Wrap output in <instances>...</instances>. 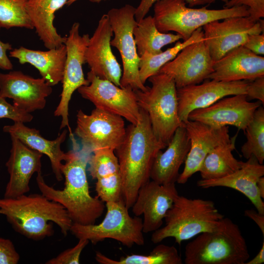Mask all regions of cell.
<instances>
[{
    "label": "cell",
    "mask_w": 264,
    "mask_h": 264,
    "mask_svg": "<svg viewBox=\"0 0 264 264\" xmlns=\"http://www.w3.org/2000/svg\"><path fill=\"white\" fill-rule=\"evenodd\" d=\"M148 80L151 87L134 90L137 101L147 113L155 136L167 147L176 130L184 124L178 116L177 88L172 77L165 73H157Z\"/></svg>",
    "instance_id": "obj_6"
},
{
    "label": "cell",
    "mask_w": 264,
    "mask_h": 264,
    "mask_svg": "<svg viewBox=\"0 0 264 264\" xmlns=\"http://www.w3.org/2000/svg\"><path fill=\"white\" fill-rule=\"evenodd\" d=\"M221 1L224 2V3H225L226 2H227L228 0H220Z\"/></svg>",
    "instance_id": "obj_48"
},
{
    "label": "cell",
    "mask_w": 264,
    "mask_h": 264,
    "mask_svg": "<svg viewBox=\"0 0 264 264\" xmlns=\"http://www.w3.org/2000/svg\"><path fill=\"white\" fill-rule=\"evenodd\" d=\"M264 76V57L243 46L237 47L213 64L208 79L231 82L250 81Z\"/></svg>",
    "instance_id": "obj_22"
},
{
    "label": "cell",
    "mask_w": 264,
    "mask_h": 264,
    "mask_svg": "<svg viewBox=\"0 0 264 264\" xmlns=\"http://www.w3.org/2000/svg\"><path fill=\"white\" fill-rule=\"evenodd\" d=\"M264 263V242L258 254L252 259L245 263L246 264H262Z\"/></svg>",
    "instance_id": "obj_45"
},
{
    "label": "cell",
    "mask_w": 264,
    "mask_h": 264,
    "mask_svg": "<svg viewBox=\"0 0 264 264\" xmlns=\"http://www.w3.org/2000/svg\"><path fill=\"white\" fill-rule=\"evenodd\" d=\"M242 46L256 55H264V33L249 35L246 41Z\"/></svg>",
    "instance_id": "obj_42"
},
{
    "label": "cell",
    "mask_w": 264,
    "mask_h": 264,
    "mask_svg": "<svg viewBox=\"0 0 264 264\" xmlns=\"http://www.w3.org/2000/svg\"><path fill=\"white\" fill-rule=\"evenodd\" d=\"M88 165V171L93 179L120 173L118 158L114 150L112 149H102L93 151Z\"/></svg>",
    "instance_id": "obj_34"
},
{
    "label": "cell",
    "mask_w": 264,
    "mask_h": 264,
    "mask_svg": "<svg viewBox=\"0 0 264 264\" xmlns=\"http://www.w3.org/2000/svg\"><path fill=\"white\" fill-rule=\"evenodd\" d=\"M178 195L176 183L160 184L150 180L140 188L131 208L135 216L143 215L144 233L153 232L161 227Z\"/></svg>",
    "instance_id": "obj_16"
},
{
    "label": "cell",
    "mask_w": 264,
    "mask_h": 264,
    "mask_svg": "<svg viewBox=\"0 0 264 264\" xmlns=\"http://www.w3.org/2000/svg\"><path fill=\"white\" fill-rule=\"evenodd\" d=\"M249 81L223 82L214 80L177 88L178 116L183 123L194 110L206 108L231 95L245 94Z\"/></svg>",
    "instance_id": "obj_18"
},
{
    "label": "cell",
    "mask_w": 264,
    "mask_h": 264,
    "mask_svg": "<svg viewBox=\"0 0 264 264\" xmlns=\"http://www.w3.org/2000/svg\"><path fill=\"white\" fill-rule=\"evenodd\" d=\"M158 0H141L138 6L135 8V19L137 22L145 17L154 4ZM189 7L209 5L216 0H184Z\"/></svg>",
    "instance_id": "obj_40"
},
{
    "label": "cell",
    "mask_w": 264,
    "mask_h": 264,
    "mask_svg": "<svg viewBox=\"0 0 264 264\" xmlns=\"http://www.w3.org/2000/svg\"><path fill=\"white\" fill-rule=\"evenodd\" d=\"M244 215L253 220L258 225L264 236V215L259 213L253 209L245 210Z\"/></svg>",
    "instance_id": "obj_44"
},
{
    "label": "cell",
    "mask_w": 264,
    "mask_h": 264,
    "mask_svg": "<svg viewBox=\"0 0 264 264\" xmlns=\"http://www.w3.org/2000/svg\"><path fill=\"white\" fill-rule=\"evenodd\" d=\"M12 49V44L0 40V69L6 70L13 69V64L7 55V51Z\"/></svg>",
    "instance_id": "obj_43"
},
{
    "label": "cell",
    "mask_w": 264,
    "mask_h": 264,
    "mask_svg": "<svg viewBox=\"0 0 264 264\" xmlns=\"http://www.w3.org/2000/svg\"><path fill=\"white\" fill-rule=\"evenodd\" d=\"M4 132L14 137L30 148L44 154L49 158L52 171L56 179L63 180L62 173L63 162L66 153L61 150V145L65 141L67 130H64L54 140H48L41 135L39 130L25 126L23 123L16 122L3 127Z\"/></svg>",
    "instance_id": "obj_25"
},
{
    "label": "cell",
    "mask_w": 264,
    "mask_h": 264,
    "mask_svg": "<svg viewBox=\"0 0 264 264\" xmlns=\"http://www.w3.org/2000/svg\"><path fill=\"white\" fill-rule=\"evenodd\" d=\"M246 141L242 146L241 152L246 159L251 155L263 164L264 161V109L261 106L255 111L253 118L247 126Z\"/></svg>",
    "instance_id": "obj_32"
},
{
    "label": "cell",
    "mask_w": 264,
    "mask_h": 264,
    "mask_svg": "<svg viewBox=\"0 0 264 264\" xmlns=\"http://www.w3.org/2000/svg\"><path fill=\"white\" fill-rule=\"evenodd\" d=\"M246 95L249 101L257 99L263 105L264 104V76L260 77L249 82Z\"/></svg>",
    "instance_id": "obj_41"
},
{
    "label": "cell",
    "mask_w": 264,
    "mask_h": 264,
    "mask_svg": "<svg viewBox=\"0 0 264 264\" xmlns=\"http://www.w3.org/2000/svg\"><path fill=\"white\" fill-rule=\"evenodd\" d=\"M164 152L160 150L154 160L150 179L160 184L176 183L179 170L190 148L184 124L179 127Z\"/></svg>",
    "instance_id": "obj_24"
},
{
    "label": "cell",
    "mask_w": 264,
    "mask_h": 264,
    "mask_svg": "<svg viewBox=\"0 0 264 264\" xmlns=\"http://www.w3.org/2000/svg\"><path fill=\"white\" fill-rule=\"evenodd\" d=\"M135 8L126 4L120 8L110 9L107 14L114 36L111 46L116 47L121 57L123 71L120 80L121 88L131 87L133 90L144 91L143 84L139 74L140 57L133 35L137 22L135 19Z\"/></svg>",
    "instance_id": "obj_9"
},
{
    "label": "cell",
    "mask_w": 264,
    "mask_h": 264,
    "mask_svg": "<svg viewBox=\"0 0 264 264\" xmlns=\"http://www.w3.org/2000/svg\"><path fill=\"white\" fill-rule=\"evenodd\" d=\"M262 105L260 101L250 102L245 94L231 95L209 107L193 110L189 114L188 120L216 128L231 125L244 132L255 111Z\"/></svg>",
    "instance_id": "obj_14"
},
{
    "label": "cell",
    "mask_w": 264,
    "mask_h": 264,
    "mask_svg": "<svg viewBox=\"0 0 264 264\" xmlns=\"http://www.w3.org/2000/svg\"><path fill=\"white\" fill-rule=\"evenodd\" d=\"M203 40L202 27H200L197 29L188 40L183 42L178 41L173 47L155 55L144 53L139 56V74L141 82L145 84L151 76L157 74L164 65L175 58L185 47Z\"/></svg>",
    "instance_id": "obj_31"
},
{
    "label": "cell",
    "mask_w": 264,
    "mask_h": 264,
    "mask_svg": "<svg viewBox=\"0 0 264 264\" xmlns=\"http://www.w3.org/2000/svg\"><path fill=\"white\" fill-rule=\"evenodd\" d=\"M184 254L186 264H244L250 257L239 226L224 217L217 229L188 243Z\"/></svg>",
    "instance_id": "obj_4"
},
{
    "label": "cell",
    "mask_w": 264,
    "mask_h": 264,
    "mask_svg": "<svg viewBox=\"0 0 264 264\" xmlns=\"http://www.w3.org/2000/svg\"><path fill=\"white\" fill-rule=\"evenodd\" d=\"M70 136L72 149L66 153L62 167L65 178L64 188L60 190L49 186L42 172L37 173V184L42 194L65 208L73 223L94 224L103 214L106 205L98 197L90 194L86 169L91 153L80 148L73 135Z\"/></svg>",
    "instance_id": "obj_1"
},
{
    "label": "cell",
    "mask_w": 264,
    "mask_h": 264,
    "mask_svg": "<svg viewBox=\"0 0 264 264\" xmlns=\"http://www.w3.org/2000/svg\"><path fill=\"white\" fill-rule=\"evenodd\" d=\"M95 191L98 197L105 203L123 199L122 182L120 173L96 180Z\"/></svg>",
    "instance_id": "obj_35"
},
{
    "label": "cell",
    "mask_w": 264,
    "mask_h": 264,
    "mask_svg": "<svg viewBox=\"0 0 264 264\" xmlns=\"http://www.w3.org/2000/svg\"><path fill=\"white\" fill-rule=\"evenodd\" d=\"M213 64L204 40L191 44L182 49L158 73L173 79L176 88L198 84L208 79L213 71Z\"/></svg>",
    "instance_id": "obj_15"
},
{
    "label": "cell",
    "mask_w": 264,
    "mask_h": 264,
    "mask_svg": "<svg viewBox=\"0 0 264 264\" xmlns=\"http://www.w3.org/2000/svg\"><path fill=\"white\" fill-rule=\"evenodd\" d=\"M89 84L77 89L84 99L92 103L95 108L119 115L131 124L140 121L141 112L134 90L131 87L121 88L111 82L102 79L91 71L87 73Z\"/></svg>",
    "instance_id": "obj_10"
},
{
    "label": "cell",
    "mask_w": 264,
    "mask_h": 264,
    "mask_svg": "<svg viewBox=\"0 0 264 264\" xmlns=\"http://www.w3.org/2000/svg\"><path fill=\"white\" fill-rule=\"evenodd\" d=\"M264 176V165L251 155L246 161H242L241 168L232 174L217 179H201L197 185L204 189L223 187L237 190L249 199L259 213L264 215V202L257 186L258 180Z\"/></svg>",
    "instance_id": "obj_23"
},
{
    "label": "cell",
    "mask_w": 264,
    "mask_h": 264,
    "mask_svg": "<svg viewBox=\"0 0 264 264\" xmlns=\"http://www.w3.org/2000/svg\"><path fill=\"white\" fill-rule=\"evenodd\" d=\"M52 92V87L42 77L34 78L21 71L0 72V94L27 112L43 109Z\"/></svg>",
    "instance_id": "obj_19"
},
{
    "label": "cell",
    "mask_w": 264,
    "mask_h": 264,
    "mask_svg": "<svg viewBox=\"0 0 264 264\" xmlns=\"http://www.w3.org/2000/svg\"><path fill=\"white\" fill-rule=\"evenodd\" d=\"M137 51L155 55L162 52L163 47L182 39L177 34L162 33L157 28L154 17L148 16L137 22L133 30Z\"/></svg>",
    "instance_id": "obj_29"
},
{
    "label": "cell",
    "mask_w": 264,
    "mask_h": 264,
    "mask_svg": "<svg viewBox=\"0 0 264 264\" xmlns=\"http://www.w3.org/2000/svg\"><path fill=\"white\" fill-rule=\"evenodd\" d=\"M112 30L107 14L99 20L97 26L89 38L85 52L86 63L98 78L110 81L120 87L122 69L111 48Z\"/></svg>",
    "instance_id": "obj_20"
},
{
    "label": "cell",
    "mask_w": 264,
    "mask_h": 264,
    "mask_svg": "<svg viewBox=\"0 0 264 264\" xmlns=\"http://www.w3.org/2000/svg\"><path fill=\"white\" fill-rule=\"evenodd\" d=\"M77 0H68L66 2V5L67 6H70V5H71L72 4H73V3H74ZM89 0L92 2L99 3L102 1H104V0Z\"/></svg>",
    "instance_id": "obj_47"
},
{
    "label": "cell",
    "mask_w": 264,
    "mask_h": 264,
    "mask_svg": "<svg viewBox=\"0 0 264 264\" xmlns=\"http://www.w3.org/2000/svg\"><path fill=\"white\" fill-rule=\"evenodd\" d=\"M184 0H158L154 4V19L158 30L162 33L174 31L183 41L188 40L198 28L217 20L233 17H248L245 6L222 9H209L208 5L199 8L186 6Z\"/></svg>",
    "instance_id": "obj_7"
},
{
    "label": "cell",
    "mask_w": 264,
    "mask_h": 264,
    "mask_svg": "<svg viewBox=\"0 0 264 264\" xmlns=\"http://www.w3.org/2000/svg\"><path fill=\"white\" fill-rule=\"evenodd\" d=\"M2 118L9 119L14 122L25 123L31 122L33 116L30 113L9 103L6 98L0 94V119Z\"/></svg>",
    "instance_id": "obj_37"
},
{
    "label": "cell",
    "mask_w": 264,
    "mask_h": 264,
    "mask_svg": "<svg viewBox=\"0 0 264 264\" xmlns=\"http://www.w3.org/2000/svg\"><path fill=\"white\" fill-rule=\"evenodd\" d=\"M89 241L79 239L78 243L73 247L67 249L57 256L47 261L46 264H78L83 249L88 244Z\"/></svg>",
    "instance_id": "obj_36"
},
{
    "label": "cell",
    "mask_w": 264,
    "mask_h": 264,
    "mask_svg": "<svg viewBox=\"0 0 264 264\" xmlns=\"http://www.w3.org/2000/svg\"><path fill=\"white\" fill-rule=\"evenodd\" d=\"M20 256L13 242L0 237V264H17Z\"/></svg>",
    "instance_id": "obj_39"
},
{
    "label": "cell",
    "mask_w": 264,
    "mask_h": 264,
    "mask_svg": "<svg viewBox=\"0 0 264 264\" xmlns=\"http://www.w3.org/2000/svg\"><path fill=\"white\" fill-rule=\"evenodd\" d=\"M107 212L100 223L82 225L73 223L70 231L79 239L96 244L107 239L117 241L127 247L145 243L142 219L132 217L123 199L105 203Z\"/></svg>",
    "instance_id": "obj_8"
},
{
    "label": "cell",
    "mask_w": 264,
    "mask_h": 264,
    "mask_svg": "<svg viewBox=\"0 0 264 264\" xmlns=\"http://www.w3.org/2000/svg\"><path fill=\"white\" fill-rule=\"evenodd\" d=\"M68 0H26V10L34 29L48 49L58 48L65 44L66 37L57 31L53 22L55 13Z\"/></svg>",
    "instance_id": "obj_27"
},
{
    "label": "cell",
    "mask_w": 264,
    "mask_h": 264,
    "mask_svg": "<svg viewBox=\"0 0 264 264\" xmlns=\"http://www.w3.org/2000/svg\"><path fill=\"white\" fill-rule=\"evenodd\" d=\"M26 0H0V28L33 29L26 10Z\"/></svg>",
    "instance_id": "obj_33"
},
{
    "label": "cell",
    "mask_w": 264,
    "mask_h": 264,
    "mask_svg": "<svg viewBox=\"0 0 264 264\" xmlns=\"http://www.w3.org/2000/svg\"><path fill=\"white\" fill-rule=\"evenodd\" d=\"M224 217L210 200L178 195L165 217V226L153 232L151 240L156 244L172 237L180 245L200 233L215 230Z\"/></svg>",
    "instance_id": "obj_5"
},
{
    "label": "cell",
    "mask_w": 264,
    "mask_h": 264,
    "mask_svg": "<svg viewBox=\"0 0 264 264\" xmlns=\"http://www.w3.org/2000/svg\"><path fill=\"white\" fill-rule=\"evenodd\" d=\"M264 21L233 17L210 22L202 27L204 42L213 62L243 45L249 35L264 33Z\"/></svg>",
    "instance_id": "obj_13"
},
{
    "label": "cell",
    "mask_w": 264,
    "mask_h": 264,
    "mask_svg": "<svg viewBox=\"0 0 264 264\" xmlns=\"http://www.w3.org/2000/svg\"><path fill=\"white\" fill-rule=\"evenodd\" d=\"M190 148L185 160V166L176 182L185 184L189 178L198 172L206 155L217 146L230 141L228 126L212 127L197 121L188 120L184 123Z\"/></svg>",
    "instance_id": "obj_17"
},
{
    "label": "cell",
    "mask_w": 264,
    "mask_h": 264,
    "mask_svg": "<svg viewBox=\"0 0 264 264\" xmlns=\"http://www.w3.org/2000/svg\"><path fill=\"white\" fill-rule=\"evenodd\" d=\"M95 259L100 264H181L182 259L174 246L159 244L148 254H132L120 258L119 260L110 258L96 251Z\"/></svg>",
    "instance_id": "obj_30"
},
{
    "label": "cell",
    "mask_w": 264,
    "mask_h": 264,
    "mask_svg": "<svg viewBox=\"0 0 264 264\" xmlns=\"http://www.w3.org/2000/svg\"><path fill=\"white\" fill-rule=\"evenodd\" d=\"M0 214L18 233L34 241L54 234L52 222L64 235L73 223L66 210L60 204L43 194L22 195L15 198H0Z\"/></svg>",
    "instance_id": "obj_3"
},
{
    "label": "cell",
    "mask_w": 264,
    "mask_h": 264,
    "mask_svg": "<svg viewBox=\"0 0 264 264\" xmlns=\"http://www.w3.org/2000/svg\"><path fill=\"white\" fill-rule=\"evenodd\" d=\"M9 56L17 59L21 64L28 63L34 66L42 77L51 87L62 81L66 57L65 44L47 51L20 46L11 50Z\"/></svg>",
    "instance_id": "obj_26"
},
{
    "label": "cell",
    "mask_w": 264,
    "mask_h": 264,
    "mask_svg": "<svg viewBox=\"0 0 264 264\" xmlns=\"http://www.w3.org/2000/svg\"><path fill=\"white\" fill-rule=\"evenodd\" d=\"M141 118L136 125L126 128L124 139L114 151L122 182V197L132 207L140 188L150 180L152 167L160 150L166 148L155 136L147 113L140 109Z\"/></svg>",
    "instance_id": "obj_2"
},
{
    "label": "cell",
    "mask_w": 264,
    "mask_h": 264,
    "mask_svg": "<svg viewBox=\"0 0 264 264\" xmlns=\"http://www.w3.org/2000/svg\"><path fill=\"white\" fill-rule=\"evenodd\" d=\"M79 27V23L74 22L66 36L65 44L66 57L62 81L63 89L59 103L54 112V116L62 117L60 129L67 127L70 134L72 132L68 119L69 102L76 90L89 84L88 81L85 78L82 66L86 63L85 52L90 37L88 34L80 35Z\"/></svg>",
    "instance_id": "obj_12"
},
{
    "label": "cell",
    "mask_w": 264,
    "mask_h": 264,
    "mask_svg": "<svg viewBox=\"0 0 264 264\" xmlns=\"http://www.w3.org/2000/svg\"><path fill=\"white\" fill-rule=\"evenodd\" d=\"M257 186L261 197L264 198V177H261L257 183Z\"/></svg>",
    "instance_id": "obj_46"
},
{
    "label": "cell",
    "mask_w": 264,
    "mask_h": 264,
    "mask_svg": "<svg viewBox=\"0 0 264 264\" xmlns=\"http://www.w3.org/2000/svg\"><path fill=\"white\" fill-rule=\"evenodd\" d=\"M74 133L81 140L82 148L91 153L110 149L115 150L122 143L126 128L123 117L95 108L90 114L82 110L76 115Z\"/></svg>",
    "instance_id": "obj_11"
},
{
    "label": "cell",
    "mask_w": 264,
    "mask_h": 264,
    "mask_svg": "<svg viewBox=\"0 0 264 264\" xmlns=\"http://www.w3.org/2000/svg\"><path fill=\"white\" fill-rule=\"evenodd\" d=\"M12 146L6 166L9 175L5 187V198H15L30 191L32 175L42 172L43 154L33 150L18 139L11 136Z\"/></svg>",
    "instance_id": "obj_21"
},
{
    "label": "cell",
    "mask_w": 264,
    "mask_h": 264,
    "mask_svg": "<svg viewBox=\"0 0 264 264\" xmlns=\"http://www.w3.org/2000/svg\"><path fill=\"white\" fill-rule=\"evenodd\" d=\"M237 135L238 133L231 137L229 142L217 146L206 155L198 171L202 179L223 177L241 168L242 161L237 160L232 154Z\"/></svg>",
    "instance_id": "obj_28"
},
{
    "label": "cell",
    "mask_w": 264,
    "mask_h": 264,
    "mask_svg": "<svg viewBox=\"0 0 264 264\" xmlns=\"http://www.w3.org/2000/svg\"><path fill=\"white\" fill-rule=\"evenodd\" d=\"M245 6L248 8L249 17L257 22L264 17V0H228L223 8Z\"/></svg>",
    "instance_id": "obj_38"
}]
</instances>
